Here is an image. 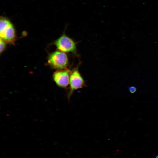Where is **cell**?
<instances>
[{
    "label": "cell",
    "instance_id": "obj_6",
    "mask_svg": "<svg viewBox=\"0 0 158 158\" xmlns=\"http://www.w3.org/2000/svg\"><path fill=\"white\" fill-rule=\"evenodd\" d=\"M6 47L5 41L0 38V52L1 53L4 50Z\"/></svg>",
    "mask_w": 158,
    "mask_h": 158
},
{
    "label": "cell",
    "instance_id": "obj_1",
    "mask_svg": "<svg viewBox=\"0 0 158 158\" xmlns=\"http://www.w3.org/2000/svg\"><path fill=\"white\" fill-rule=\"evenodd\" d=\"M69 90L67 94L69 101L74 92L86 86L85 82L80 72L78 67L71 71L69 81Z\"/></svg>",
    "mask_w": 158,
    "mask_h": 158
},
{
    "label": "cell",
    "instance_id": "obj_8",
    "mask_svg": "<svg viewBox=\"0 0 158 158\" xmlns=\"http://www.w3.org/2000/svg\"><path fill=\"white\" fill-rule=\"evenodd\" d=\"M156 158H158V155L157 156Z\"/></svg>",
    "mask_w": 158,
    "mask_h": 158
},
{
    "label": "cell",
    "instance_id": "obj_3",
    "mask_svg": "<svg viewBox=\"0 0 158 158\" xmlns=\"http://www.w3.org/2000/svg\"><path fill=\"white\" fill-rule=\"evenodd\" d=\"M48 62L55 68L59 70L64 69L66 68L68 64V58L66 53L59 50L49 55Z\"/></svg>",
    "mask_w": 158,
    "mask_h": 158
},
{
    "label": "cell",
    "instance_id": "obj_4",
    "mask_svg": "<svg viewBox=\"0 0 158 158\" xmlns=\"http://www.w3.org/2000/svg\"><path fill=\"white\" fill-rule=\"evenodd\" d=\"M0 36L1 38L9 43L14 42L16 38L14 28L8 20L1 18L0 20Z\"/></svg>",
    "mask_w": 158,
    "mask_h": 158
},
{
    "label": "cell",
    "instance_id": "obj_5",
    "mask_svg": "<svg viewBox=\"0 0 158 158\" xmlns=\"http://www.w3.org/2000/svg\"><path fill=\"white\" fill-rule=\"evenodd\" d=\"M71 71L64 69L59 70L54 73L53 78L54 82L59 87L66 88L69 85Z\"/></svg>",
    "mask_w": 158,
    "mask_h": 158
},
{
    "label": "cell",
    "instance_id": "obj_7",
    "mask_svg": "<svg viewBox=\"0 0 158 158\" xmlns=\"http://www.w3.org/2000/svg\"><path fill=\"white\" fill-rule=\"evenodd\" d=\"M129 91L131 93H134L136 92L137 89L135 86H131L129 87L128 88Z\"/></svg>",
    "mask_w": 158,
    "mask_h": 158
},
{
    "label": "cell",
    "instance_id": "obj_2",
    "mask_svg": "<svg viewBox=\"0 0 158 158\" xmlns=\"http://www.w3.org/2000/svg\"><path fill=\"white\" fill-rule=\"evenodd\" d=\"M54 44L60 51L65 53H71L75 55H78L77 42L71 37L63 34L55 42Z\"/></svg>",
    "mask_w": 158,
    "mask_h": 158
}]
</instances>
